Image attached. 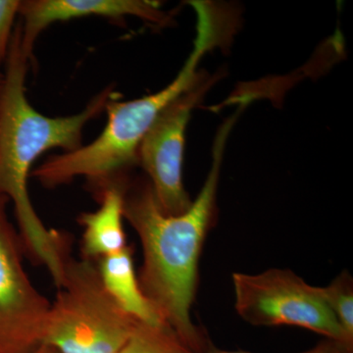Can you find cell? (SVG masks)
<instances>
[{
  "mask_svg": "<svg viewBox=\"0 0 353 353\" xmlns=\"http://www.w3.org/2000/svg\"><path fill=\"white\" fill-rule=\"evenodd\" d=\"M234 121H228L218 132L208 178L183 214H165L148 179L128 182L125 192L124 217L143 248L138 274L141 290L164 324L194 353L212 347L192 322L190 311L196 299L202 248L216 219L221 164Z\"/></svg>",
  "mask_w": 353,
  "mask_h": 353,
  "instance_id": "6da1fadb",
  "label": "cell"
},
{
  "mask_svg": "<svg viewBox=\"0 0 353 353\" xmlns=\"http://www.w3.org/2000/svg\"><path fill=\"white\" fill-rule=\"evenodd\" d=\"M30 59L19 22L14 29L0 88V196L13 203L26 257L44 267L58 285L71 253V240L68 234L43 224L30 199L28 180L34 162L43 153L52 148L72 152L82 146L83 128L105 109L113 92L103 90L75 115L46 117L26 97Z\"/></svg>",
  "mask_w": 353,
  "mask_h": 353,
  "instance_id": "7a4b0ae2",
  "label": "cell"
},
{
  "mask_svg": "<svg viewBox=\"0 0 353 353\" xmlns=\"http://www.w3.org/2000/svg\"><path fill=\"white\" fill-rule=\"evenodd\" d=\"M196 16L194 48L175 80L141 99H109L105 106L108 124L99 138L72 152L53 155L32 171L43 187L54 189L83 176L95 194L110 183L128 178V172L138 164L139 145L159 114L203 78L197 72L202 57L231 36L224 21L216 14L202 11Z\"/></svg>",
  "mask_w": 353,
  "mask_h": 353,
  "instance_id": "3957f363",
  "label": "cell"
},
{
  "mask_svg": "<svg viewBox=\"0 0 353 353\" xmlns=\"http://www.w3.org/2000/svg\"><path fill=\"white\" fill-rule=\"evenodd\" d=\"M50 303L43 343L60 353H120L136 320L114 301L95 262L71 255Z\"/></svg>",
  "mask_w": 353,
  "mask_h": 353,
  "instance_id": "277c9868",
  "label": "cell"
},
{
  "mask_svg": "<svg viewBox=\"0 0 353 353\" xmlns=\"http://www.w3.org/2000/svg\"><path fill=\"white\" fill-rule=\"evenodd\" d=\"M234 307L253 326H294L340 343L348 353L343 331L320 294L319 288L287 269L259 274L234 273Z\"/></svg>",
  "mask_w": 353,
  "mask_h": 353,
  "instance_id": "5b68a950",
  "label": "cell"
},
{
  "mask_svg": "<svg viewBox=\"0 0 353 353\" xmlns=\"http://www.w3.org/2000/svg\"><path fill=\"white\" fill-rule=\"evenodd\" d=\"M0 196V353H25L43 343L50 303L24 266V245Z\"/></svg>",
  "mask_w": 353,
  "mask_h": 353,
  "instance_id": "8992f818",
  "label": "cell"
},
{
  "mask_svg": "<svg viewBox=\"0 0 353 353\" xmlns=\"http://www.w3.org/2000/svg\"><path fill=\"white\" fill-rule=\"evenodd\" d=\"M212 85L202 78L159 114L138 152V164L148 174L158 205L165 214L178 216L192 205L183 183L185 134L192 109Z\"/></svg>",
  "mask_w": 353,
  "mask_h": 353,
  "instance_id": "52a82bcc",
  "label": "cell"
},
{
  "mask_svg": "<svg viewBox=\"0 0 353 353\" xmlns=\"http://www.w3.org/2000/svg\"><path fill=\"white\" fill-rule=\"evenodd\" d=\"M19 14L23 46L31 57L39 34L55 22L88 16L112 19L136 16L153 24L168 22L158 2L145 0H28L21 1Z\"/></svg>",
  "mask_w": 353,
  "mask_h": 353,
  "instance_id": "ba28073f",
  "label": "cell"
},
{
  "mask_svg": "<svg viewBox=\"0 0 353 353\" xmlns=\"http://www.w3.org/2000/svg\"><path fill=\"white\" fill-rule=\"evenodd\" d=\"M128 178L118 181L95 194L99 208L82 213L78 218L83 227L81 259L97 262L127 248L124 230L125 192Z\"/></svg>",
  "mask_w": 353,
  "mask_h": 353,
  "instance_id": "9c48e42d",
  "label": "cell"
},
{
  "mask_svg": "<svg viewBox=\"0 0 353 353\" xmlns=\"http://www.w3.org/2000/svg\"><path fill=\"white\" fill-rule=\"evenodd\" d=\"M95 263L108 294L128 315L143 324H164L139 285L131 246Z\"/></svg>",
  "mask_w": 353,
  "mask_h": 353,
  "instance_id": "30bf717a",
  "label": "cell"
},
{
  "mask_svg": "<svg viewBox=\"0 0 353 353\" xmlns=\"http://www.w3.org/2000/svg\"><path fill=\"white\" fill-rule=\"evenodd\" d=\"M120 353H194L167 325L137 322L129 341Z\"/></svg>",
  "mask_w": 353,
  "mask_h": 353,
  "instance_id": "8fae6325",
  "label": "cell"
},
{
  "mask_svg": "<svg viewBox=\"0 0 353 353\" xmlns=\"http://www.w3.org/2000/svg\"><path fill=\"white\" fill-rule=\"evenodd\" d=\"M320 294L328 306L348 347L353 350V281L347 272H343L327 287L319 288Z\"/></svg>",
  "mask_w": 353,
  "mask_h": 353,
  "instance_id": "7c38bea8",
  "label": "cell"
},
{
  "mask_svg": "<svg viewBox=\"0 0 353 353\" xmlns=\"http://www.w3.org/2000/svg\"><path fill=\"white\" fill-rule=\"evenodd\" d=\"M20 4L18 0H0V64L4 63L8 57Z\"/></svg>",
  "mask_w": 353,
  "mask_h": 353,
  "instance_id": "4fadbf2b",
  "label": "cell"
},
{
  "mask_svg": "<svg viewBox=\"0 0 353 353\" xmlns=\"http://www.w3.org/2000/svg\"><path fill=\"white\" fill-rule=\"evenodd\" d=\"M202 353H252L246 352H227V350H221L218 348L211 347L208 350ZM299 353H348L340 343H336V341L327 340L316 345L315 347L311 348V350H306V352Z\"/></svg>",
  "mask_w": 353,
  "mask_h": 353,
  "instance_id": "5bb4252c",
  "label": "cell"
},
{
  "mask_svg": "<svg viewBox=\"0 0 353 353\" xmlns=\"http://www.w3.org/2000/svg\"><path fill=\"white\" fill-rule=\"evenodd\" d=\"M25 353H60L58 352L57 348L51 347L50 345H48L46 343H39V345L32 348L29 352Z\"/></svg>",
  "mask_w": 353,
  "mask_h": 353,
  "instance_id": "9a60e30c",
  "label": "cell"
},
{
  "mask_svg": "<svg viewBox=\"0 0 353 353\" xmlns=\"http://www.w3.org/2000/svg\"><path fill=\"white\" fill-rule=\"evenodd\" d=\"M3 74H2L1 72H0V88H1L2 87V83H3Z\"/></svg>",
  "mask_w": 353,
  "mask_h": 353,
  "instance_id": "2e32d148",
  "label": "cell"
}]
</instances>
